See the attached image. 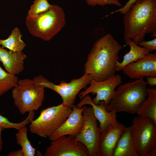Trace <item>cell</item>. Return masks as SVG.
<instances>
[{"instance_id":"29","label":"cell","mask_w":156,"mask_h":156,"mask_svg":"<svg viewBox=\"0 0 156 156\" xmlns=\"http://www.w3.org/2000/svg\"><path fill=\"white\" fill-rule=\"evenodd\" d=\"M8 156H24V153L22 150L21 149L16 151L10 152L8 155Z\"/></svg>"},{"instance_id":"24","label":"cell","mask_w":156,"mask_h":156,"mask_svg":"<svg viewBox=\"0 0 156 156\" xmlns=\"http://www.w3.org/2000/svg\"><path fill=\"white\" fill-rule=\"evenodd\" d=\"M52 5L47 0H34L33 4L30 6L27 16H36L48 11Z\"/></svg>"},{"instance_id":"9","label":"cell","mask_w":156,"mask_h":156,"mask_svg":"<svg viewBox=\"0 0 156 156\" xmlns=\"http://www.w3.org/2000/svg\"><path fill=\"white\" fill-rule=\"evenodd\" d=\"M83 115V127L79 133L75 137L86 147L89 156H99L101 131L92 107L84 106Z\"/></svg>"},{"instance_id":"2","label":"cell","mask_w":156,"mask_h":156,"mask_svg":"<svg viewBox=\"0 0 156 156\" xmlns=\"http://www.w3.org/2000/svg\"><path fill=\"white\" fill-rule=\"evenodd\" d=\"M124 15L125 40L137 44L148 34L156 36V0H137Z\"/></svg>"},{"instance_id":"1","label":"cell","mask_w":156,"mask_h":156,"mask_svg":"<svg viewBox=\"0 0 156 156\" xmlns=\"http://www.w3.org/2000/svg\"><path fill=\"white\" fill-rule=\"evenodd\" d=\"M122 47L110 34L97 40L87 56L84 73L90 75L92 79L105 80L115 74L118 55Z\"/></svg>"},{"instance_id":"23","label":"cell","mask_w":156,"mask_h":156,"mask_svg":"<svg viewBox=\"0 0 156 156\" xmlns=\"http://www.w3.org/2000/svg\"><path fill=\"white\" fill-rule=\"evenodd\" d=\"M34 118V115L31 113H29L27 117L22 121L14 123L10 122L8 118L0 114V127L4 129L13 128L18 130L30 123Z\"/></svg>"},{"instance_id":"15","label":"cell","mask_w":156,"mask_h":156,"mask_svg":"<svg viewBox=\"0 0 156 156\" xmlns=\"http://www.w3.org/2000/svg\"><path fill=\"white\" fill-rule=\"evenodd\" d=\"M81 99L76 106L81 108L88 105L92 107L94 116L99 123L101 133L110 125L117 121L116 113L107 111L103 101H100L99 105L95 104L93 103L91 96L88 94Z\"/></svg>"},{"instance_id":"25","label":"cell","mask_w":156,"mask_h":156,"mask_svg":"<svg viewBox=\"0 0 156 156\" xmlns=\"http://www.w3.org/2000/svg\"><path fill=\"white\" fill-rule=\"evenodd\" d=\"M87 4L92 6L99 5L104 6L106 5H114L122 7L118 0H85Z\"/></svg>"},{"instance_id":"26","label":"cell","mask_w":156,"mask_h":156,"mask_svg":"<svg viewBox=\"0 0 156 156\" xmlns=\"http://www.w3.org/2000/svg\"><path fill=\"white\" fill-rule=\"evenodd\" d=\"M147 50L149 52L156 50V38L151 40L145 41L143 40L137 44Z\"/></svg>"},{"instance_id":"3","label":"cell","mask_w":156,"mask_h":156,"mask_svg":"<svg viewBox=\"0 0 156 156\" xmlns=\"http://www.w3.org/2000/svg\"><path fill=\"white\" fill-rule=\"evenodd\" d=\"M147 85L146 81L141 78L120 85L106 106L107 110L116 113L124 112L137 114L148 96Z\"/></svg>"},{"instance_id":"31","label":"cell","mask_w":156,"mask_h":156,"mask_svg":"<svg viewBox=\"0 0 156 156\" xmlns=\"http://www.w3.org/2000/svg\"><path fill=\"white\" fill-rule=\"evenodd\" d=\"M156 149H155L148 153L146 156H156Z\"/></svg>"},{"instance_id":"19","label":"cell","mask_w":156,"mask_h":156,"mask_svg":"<svg viewBox=\"0 0 156 156\" xmlns=\"http://www.w3.org/2000/svg\"><path fill=\"white\" fill-rule=\"evenodd\" d=\"M147 90V98L137 114L139 116L149 118L156 124V89L148 88Z\"/></svg>"},{"instance_id":"5","label":"cell","mask_w":156,"mask_h":156,"mask_svg":"<svg viewBox=\"0 0 156 156\" xmlns=\"http://www.w3.org/2000/svg\"><path fill=\"white\" fill-rule=\"evenodd\" d=\"M44 89L34 80L28 78L19 79L13 89L12 96L14 105L22 115L37 111L42 105Z\"/></svg>"},{"instance_id":"13","label":"cell","mask_w":156,"mask_h":156,"mask_svg":"<svg viewBox=\"0 0 156 156\" xmlns=\"http://www.w3.org/2000/svg\"><path fill=\"white\" fill-rule=\"evenodd\" d=\"M122 70L129 78L136 80L144 77H156V53H148L126 66Z\"/></svg>"},{"instance_id":"18","label":"cell","mask_w":156,"mask_h":156,"mask_svg":"<svg viewBox=\"0 0 156 156\" xmlns=\"http://www.w3.org/2000/svg\"><path fill=\"white\" fill-rule=\"evenodd\" d=\"M125 42L126 44L129 46L130 50L123 56V60L122 62H117L116 71L122 70L126 66L143 57L149 53L144 48L138 45L131 39H127L125 40Z\"/></svg>"},{"instance_id":"17","label":"cell","mask_w":156,"mask_h":156,"mask_svg":"<svg viewBox=\"0 0 156 156\" xmlns=\"http://www.w3.org/2000/svg\"><path fill=\"white\" fill-rule=\"evenodd\" d=\"M113 156H138L133 141L130 126L127 127L119 139Z\"/></svg>"},{"instance_id":"16","label":"cell","mask_w":156,"mask_h":156,"mask_svg":"<svg viewBox=\"0 0 156 156\" xmlns=\"http://www.w3.org/2000/svg\"><path fill=\"white\" fill-rule=\"evenodd\" d=\"M27 57L22 51L7 50L0 46V62L10 74L16 75L23 71L24 60Z\"/></svg>"},{"instance_id":"8","label":"cell","mask_w":156,"mask_h":156,"mask_svg":"<svg viewBox=\"0 0 156 156\" xmlns=\"http://www.w3.org/2000/svg\"><path fill=\"white\" fill-rule=\"evenodd\" d=\"M92 79L90 75L84 73L79 78L73 79L68 83L62 81L59 84L54 83L41 75L35 76L33 79L39 85L56 92L61 97L62 103L72 108L77 94L81 90L89 84Z\"/></svg>"},{"instance_id":"7","label":"cell","mask_w":156,"mask_h":156,"mask_svg":"<svg viewBox=\"0 0 156 156\" xmlns=\"http://www.w3.org/2000/svg\"><path fill=\"white\" fill-rule=\"evenodd\" d=\"M130 127L138 156H146L156 149V124L152 120L139 116H135Z\"/></svg>"},{"instance_id":"27","label":"cell","mask_w":156,"mask_h":156,"mask_svg":"<svg viewBox=\"0 0 156 156\" xmlns=\"http://www.w3.org/2000/svg\"><path fill=\"white\" fill-rule=\"evenodd\" d=\"M137 0H129L124 6L117 10L111 12L109 15H110L117 12H120L121 14H124L129 9L132 5L135 3Z\"/></svg>"},{"instance_id":"12","label":"cell","mask_w":156,"mask_h":156,"mask_svg":"<svg viewBox=\"0 0 156 156\" xmlns=\"http://www.w3.org/2000/svg\"><path fill=\"white\" fill-rule=\"evenodd\" d=\"M127 127L117 121L110 125L101 133L99 156H113L117 143Z\"/></svg>"},{"instance_id":"6","label":"cell","mask_w":156,"mask_h":156,"mask_svg":"<svg viewBox=\"0 0 156 156\" xmlns=\"http://www.w3.org/2000/svg\"><path fill=\"white\" fill-rule=\"evenodd\" d=\"M72 108L62 103L42 110L39 116L31 120L29 125L31 133L46 138H49L65 121Z\"/></svg>"},{"instance_id":"22","label":"cell","mask_w":156,"mask_h":156,"mask_svg":"<svg viewBox=\"0 0 156 156\" xmlns=\"http://www.w3.org/2000/svg\"><path fill=\"white\" fill-rule=\"evenodd\" d=\"M18 80L16 75L5 71L0 66V96L15 87Z\"/></svg>"},{"instance_id":"14","label":"cell","mask_w":156,"mask_h":156,"mask_svg":"<svg viewBox=\"0 0 156 156\" xmlns=\"http://www.w3.org/2000/svg\"><path fill=\"white\" fill-rule=\"evenodd\" d=\"M84 106L81 108L75 105L70 115L62 124L49 138L51 141L61 136H75L80 131L83 124V112Z\"/></svg>"},{"instance_id":"21","label":"cell","mask_w":156,"mask_h":156,"mask_svg":"<svg viewBox=\"0 0 156 156\" xmlns=\"http://www.w3.org/2000/svg\"><path fill=\"white\" fill-rule=\"evenodd\" d=\"M18 131L15 135L16 143L21 147L24 156H34L36 149L33 147L28 138L27 128L26 126Z\"/></svg>"},{"instance_id":"28","label":"cell","mask_w":156,"mask_h":156,"mask_svg":"<svg viewBox=\"0 0 156 156\" xmlns=\"http://www.w3.org/2000/svg\"><path fill=\"white\" fill-rule=\"evenodd\" d=\"M147 83L151 88H153L156 85V77H146Z\"/></svg>"},{"instance_id":"10","label":"cell","mask_w":156,"mask_h":156,"mask_svg":"<svg viewBox=\"0 0 156 156\" xmlns=\"http://www.w3.org/2000/svg\"><path fill=\"white\" fill-rule=\"evenodd\" d=\"M121 82V77L118 74H115L102 81H97L92 79L90 86L79 93V97L81 99L90 93L93 95L96 94V96L92 99L93 103L99 105L100 101H103L107 106L113 97L116 88Z\"/></svg>"},{"instance_id":"11","label":"cell","mask_w":156,"mask_h":156,"mask_svg":"<svg viewBox=\"0 0 156 156\" xmlns=\"http://www.w3.org/2000/svg\"><path fill=\"white\" fill-rule=\"evenodd\" d=\"M45 156H89L85 146L75 137L61 136L51 141L46 149Z\"/></svg>"},{"instance_id":"30","label":"cell","mask_w":156,"mask_h":156,"mask_svg":"<svg viewBox=\"0 0 156 156\" xmlns=\"http://www.w3.org/2000/svg\"><path fill=\"white\" fill-rule=\"evenodd\" d=\"M4 129L0 127V153L3 147V141L1 137V133Z\"/></svg>"},{"instance_id":"20","label":"cell","mask_w":156,"mask_h":156,"mask_svg":"<svg viewBox=\"0 0 156 156\" xmlns=\"http://www.w3.org/2000/svg\"><path fill=\"white\" fill-rule=\"evenodd\" d=\"M22 36L20 29L15 27L7 38L0 39V46L13 51H22L26 45L22 39Z\"/></svg>"},{"instance_id":"4","label":"cell","mask_w":156,"mask_h":156,"mask_svg":"<svg viewBox=\"0 0 156 156\" xmlns=\"http://www.w3.org/2000/svg\"><path fill=\"white\" fill-rule=\"evenodd\" d=\"M25 23L29 32L32 35L49 41L65 26V14L61 7L53 5L44 13L33 17L27 16Z\"/></svg>"}]
</instances>
